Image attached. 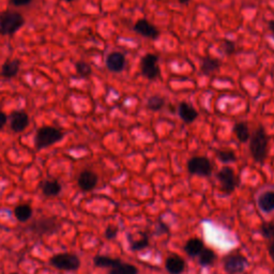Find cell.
Wrapping results in <instances>:
<instances>
[{"label": "cell", "mask_w": 274, "mask_h": 274, "mask_svg": "<svg viewBox=\"0 0 274 274\" xmlns=\"http://www.w3.org/2000/svg\"><path fill=\"white\" fill-rule=\"evenodd\" d=\"M249 266L248 259L240 254H232L224 260V270L228 274H239L245 272Z\"/></svg>", "instance_id": "9c48e42d"}, {"label": "cell", "mask_w": 274, "mask_h": 274, "mask_svg": "<svg viewBox=\"0 0 274 274\" xmlns=\"http://www.w3.org/2000/svg\"><path fill=\"white\" fill-rule=\"evenodd\" d=\"M50 265L62 271H76L80 267V259L75 254L62 253L56 254L49 260Z\"/></svg>", "instance_id": "277c9868"}, {"label": "cell", "mask_w": 274, "mask_h": 274, "mask_svg": "<svg viewBox=\"0 0 274 274\" xmlns=\"http://www.w3.org/2000/svg\"><path fill=\"white\" fill-rule=\"evenodd\" d=\"M199 265L201 267L212 266L217 259V254L211 249H204L199 254Z\"/></svg>", "instance_id": "cb8c5ba5"}, {"label": "cell", "mask_w": 274, "mask_h": 274, "mask_svg": "<svg viewBox=\"0 0 274 274\" xmlns=\"http://www.w3.org/2000/svg\"><path fill=\"white\" fill-rule=\"evenodd\" d=\"M65 132L58 128L52 126L41 127L36 133L35 145L38 150L45 149L53 146L59 141H62L65 137Z\"/></svg>", "instance_id": "7a4b0ae2"}, {"label": "cell", "mask_w": 274, "mask_h": 274, "mask_svg": "<svg viewBox=\"0 0 274 274\" xmlns=\"http://www.w3.org/2000/svg\"><path fill=\"white\" fill-rule=\"evenodd\" d=\"M98 181L99 177L95 171L90 169H85L79 174L77 178V185L82 191L90 192L97 187Z\"/></svg>", "instance_id": "4fadbf2b"}, {"label": "cell", "mask_w": 274, "mask_h": 274, "mask_svg": "<svg viewBox=\"0 0 274 274\" xmlns=\"http://www.w3.org/2000/svg\"><path fill=\"white\" fill-rule=\"evenodd\" d=\"M106 68L113 73H120L126 69V56L120 52H111L107 55L105 60Z\"/></svg>", "instance_id": "7c38bea8"}, {"label": "cell", "mask_w": 274, "mask_h": 274, "mask_svg": "<svg viewBox=\"0 0 274 274\" xmlns=\"http://www.w3.org/2000/svg\"><path fill=\"white\" fill-rule=\"evenodd\" d=\"M14 217L16 220L21 223L28 222L30 219L33 218V209L29 205L23 204L15 207L14 209Z\"/></svg>", "instance_id": "603a6c76"}, {"label": "cell", "mask_w": 274, "mask_h": 274, "mask_svg": "<svg viewBox=\"0 0 274 274\" xmlns=\"http://www.w3.org/2000/svg\"><path fill=\"white\" fill-rule=\"evenodd\" d=\"M130 243V250L133 252H138L146 249L149 246V238L146 233H141V238L138 241H133L129 238Z\"/></svg>", "instance_id": "4316f807"}, {"label": "cell", "mask_w": 274, "mask_h": 274, "mask_svg": "<svg viewBox=\"0 0 274 274\" xmlns=\"http://www.w3.org/2000/svg\"><path fill=\"white\" fill-rule=\"evenodd\" d=\"M268 252H269L270 257H271L272 260L274 261V240H272V242L270 243V246H269V248H268Z\"/></svg>", "instance_id": "d590c367"}, {"label": "cell", "mask_w": 274, "mask_h": 274, "mask_svg": "<svg viewBox=\"0 0 274 274\" xmlns=\"http://www.w3.org/2000/svg\"><path fill=\"white\" fill-rule=\"evenodd\" d=\"M258 206L261 211L270 213L274 211V192H263L258 198Z\"/></svg>", "instance_id": "d6986e66"}, {"label": "cell", "mask_w": 274, "mask_h": 274, "mask_svg": "<svg viewBox=\"0 0 274 274\" xmlns=\"http://www.w3.org/2000/svg\"><path fill=\"white\" fill-rule=\"evenodd\" d=\"M14 7H26L33 3V0H10Z\"/></svg>", "instance_id": "836d02e7"}, {"label": "cell", "mask_w": 274, "mask_h": 274, "mask_svg": "<svg viewBox=\"0 0 274 274\" xmlns=\"http://www.w3.org/2000/svg\"><path fill=\"white\" fill-rule=\"evenodd\" d=\"M108 274H138V269L132 263L121 262L116 268L110 269Z\"/></svg>", "instance_id": "d4e9b609"}, {"label": "cell", "mask_w": 274, "mask_h": 274, "mask_svg": "<svg viewBox=\"0 0 274 274\" xmlns=\"http://www.w3.org/2000/svg\"><path fill=\"white\" fill-rule=\"evenodd\" d=\"M12 274H18V273H12Z\"/></svg>", "instance_id": "ab89813d"}, {"label": "cell", "mask_w": 274, "mask_h": 274, "mask_svg": "<svg viewBox=\"0 0 274 274\" xmlns=\"http://www.w3.org/2000/svg\"><path fill=\"white\" fill-rule=\"evenodd\" d=\"M205 249L204 241L199 238H191L184 247V251L188 254V256L194 258L199 256V254Z\"/></svg>", "instance_id": "e0dca14e"}, {"label": "cell", "mask_w": 274, "mask_h": 274, "mask_svg": "<svg viewBox=\"0 0 274 274\" xmlns=\"http://www.w3.org/2000/svg\"><path fill=\"white\" fill-rule=\"evenodd\" d=\"M178 2L181 4V5H188L191 0H178Z\"/></svg>", "instance_id": "74e56055"}, {"label": "cell", "mask_w": 274, "mask_h": 274, "mask_svg": "<svg viewBox=\"0 0 274 274\" xmlns=\"http://www.w3.org/2000/svg\"><path fill=\"white\" fill-rule=\"evenodd\" d=\"M118 227L114 226V225H109L107 226L106 230H105V238L107 240H114L117 236H118Z\"/></svg>", "instance_id": "4dcf8cb0"}, {"label": "cell", "mask_w": 274, "mask_h": 274, "mask_svg": "<svg viewBox=\"0 0 274 274\" xmlns=\"http://www.w3.org/2000/svg\"><path fill=\"white\" fill-rule=\"evenodd\" d=\"M178 114L186 124H192L197 119L198 111L187 102H181L178 106Z\"/></svg>", "instance_id": "9a60e30c"}, {"label": "cell", "mask_w": 274, "mask_h": 274, "mask_svg": "<svg viewBox=\"0 0 274 274\" xmlns=\"http://www.w3.org/2000/svg\"><path fill=\"white\" fill-rule=\"evenodd\" d=\"M75 69H76V73L80 77L86 78L93 74V68H91V66L88 63L82 62V60L75 64Z\"/></svg>", "instance_id": "83f0119b"}, {"label": "cell", "mask_w": 274, "mask_h": 274, "mask_svg": "<svg viewBox=\"0 0 274 274\" xmlns=\"http://www.w3.org/2000/svg\"><path fill=\"white\" fill-rule=\"evenodd\" d=\"M60 228L59 223L54 218H41L34 222L30 229L38 235H49L55 233Z\"/></svg>", "instance_id": "ba28073f"}, {"label": "cell", "mask_w": 274, "mask_h": 274, "mask_svg": "<svg viewBox=\"0 0 274 274\" xmlns=\"http://www.w3.org/2000/svg\"><path fill=\"white\" fill-rule=\"evenodd\" d=\"M123 262L120 259H114L110 258L108 256H104V255H97L94 259V263L95 266L98 268H109L113 269L116 268L117 266H119L120 263Z\"/></svg>", "instance_id": "44dd1931"}, {"label": "cell", "mask_w": 274, "mask_h": 274, "mask_svg": "<svg viewBox=\"0 0 274 274\" xmlns=\"http://www.w3.org/2000/svg\"><path fill=\"white\" fill-rule=\"evenodd\" d=\"M217 157L222 162V163H224V164L233 163V162L237 161L236 155L230 150H220V151H218Z\"/></svg>", "instance_id": "f1b7e54d"}, {"label": "cell", "mask_w": 274, "mask_h": 274, "mask_svg": "<svg viewBox=\"0 0 274 274\" xmlns=\"http://www.w3.org/2000/svg\"><path fill=\"white\" fill-rule=\"evenodd\" d=\"M222 48H223V50H224V53L226 55H231V54L235 53V50H236L235 44H233V42L229 41V40H225V41L223 42Z\"/></svg>", "instance_id": "1f68e13d"}, {"label": "cell", "mask_w": 274, "mask_h": 274, "mask_svg": "<svg viewBox=\"0 0 274 274\" xmlns=\"http://www.w3.org/2000/svg\"><path fill=\"white\" fill-rule=\"evenodd\" d=\"M25 25L24 16L12 10L0 13V35L13 36Z\"/></svg>", "instance_id": "3957f363"}, {"label": "cell", "mask_w": 274, "mask_h": 274, "mask_svg": "<svg viewBox=\"0 0 274 274\" xmlns=\"http://www.w3.org/2000/svg\"><path fill=\"white\" fill-rule=\"evenodd\" d=\"M165 268L170 274H181L186 269V261L178 255H171L165 260Z\"/></svg>", "instance_id": "2e32d148"}, {"label": "cell", "mask_w": 274, "mask_h": 274, "mask_svg": "<svg viewBox=\"0 0 274 274\" xmlns=\"http://www.w3.org/2000/svg\"><path fill=\"white\" fill-rule=\"evenodd\" d=\"M64 2H66V3H73L74 0H64Z\"/></svg>", "instance_id": "f35d334b"}, {"label": "cell", "mask_w": 274, "mask_h": 274, "mask_svg": "<svg viewBox=\"0 0 274 274\" xmlns=\"http://www.w3.org/2000/svg\"><path fill=\"white\" fill-rule=\"evenodd\" d=\"M268 135L263 127H258L250 137V152L253 160L263 163L268 156Z\"/></svg>", "instance_id": "6da1fadb"}, {"label": "cell", "mask_w": 274, "mask_h": 274, "mask_svg": "<svg viewBox=\"0 0 274 274\" xmlns=\"http://www.w3.org/2000/svg\"><path fill=\"white\" fill-rule=\"evenodd\" d=\"M133 30L136 34L151 40H157L160 36L159 29L145 18L138 19L133 27Z\"/></svg>", "instance_id": "8fae6325"}, {"label": "cell", "mask_w": 274, "mask_h": 274, "mask_svg": "<svg viewBox=\"0 0 274 274\" xmlns=\"http://www.w3.org/2000/svg\"><path fill=\"white\" fill-rule=\"evenodd\" d=\"M260 232L263 238L274 240V221L263 223L260 228Z\"/></svg>", "instance_id": "f546056e"}, {"label": "cell", "mask_w": 274, "mask_h": 274, "mask_svg": "<svg viewBox=\"0 0 274 274\" xmlns=\"http://www.w3.org/2000/svg\"><path fill=\"white\" fill-rule=\"evenodd\" d=\"M221 68V62L218 59L211 58V57H204L201 59L200 65V72L205 75H210L212 73L217 72Z\"/></svg>", "instance_id": "ffe728a7"}, {"label": "cell", "mask_w": 274, "mask_h": 274, "mask_svg": "<svg viewBox=\"0 0 274 274\" xmlns=\"http://www.w3.org/2000/svg\"><path fill=\"white\" fill-rule=\"evenodd\" d=\"M19 69H21V62L18 59H8L2 67L0 75L7 79L14 78L17 76Z\"/></svg>", "instance_id": "5bb4252c"}, {"label": "cell", "mask_w": 274, "mask_h": 274, "mask_svg": "<svg viewBox=\"0 0 274 274\" xmlns=\"http://www.w3.org/2000/svg\"><path fill=\"white\" fill-rule=\"evenodd\" d=\"M10 128L14 133H22L29 126V115L24 110H14L9 116Z\"/></svg>", "instance_id": "30bf717a"}, {"label": "cell", "mask_w": 274, "mask_h": 274, "mask_svg": "<svg viewBox=\"0 0 274 274\" xmlns=\"http://www.w3.org/2000/svg\"><path fill=\"white\" fill-rule=\"evenodd\" d=\"M7 123H8V116L6 115L5 111L0 108V131L5 128Z\"/></svg>", "instance_id": "e575fe53"}, {"label": "cell", "mask_w": 274, "mask_h": 274, "mask_svg": "<svg viewBox=\"0 0 274 274\" xmlns=\"http://www.w3.org/2000/svg\"><path fill=\"white\" fill-rule=\"evenodd\" d=\"M169 230L168 226L163 222H159L156 228V235H163V233H167Z\"/></svg>", "instance_id": "d6a6232c"}, {"label": "cell", "mask_w": 274, "mask_h": 274, "mask_svg": "<svg viewBox=\"0 0 274 274\" xmlns=\"http://www.w3.org/2000/svg\"><path fill=\"white\" fill-rule=\"evenodd\" d=\"M269 29H270V32L272 33V35L274 36V19H272V21L269 22Z\"/></svg>", "instance_id": "8d00e7d4"}, {"label": "cell", "mask_w": 274, "mask_h": 274, "mask_svg": "<svg viewBox=\"0 0 274 274\" xmlns=\"http://www.w3.org/2000/svg\"><path fill=\"white\" fill-rule=\"evenodd\" d=\"M165 105V100L160 96H151L146 103V107L151 111H159Z\"/></svg>", "instance_id": "484cf974"}, {"label": "cell", "mask_w": 274, "mask_h": 274, "mask_svg": "<svg viewBox=\"0 0 274 274\" xmlns=\"http://www.w3.org/2000/svg\"><path fill=\"white\" fill-rule=\"evenodd\" d=\"M217 177L221 184V190L226 193V194H230V193L236 190L238 186V180L232 168L228 166L223 167L218 172Z\"/></svg>", "instance_id": "52a82bcc"}, {"label": "cell", "mask_w": 274, "mask_h": 274, "mask_svg": "<svg viewBox=\"0 0 274 274\" xmlns=\"http://www.w3.org/2000/svg\"><path fill=\"white\" fill-rule=\"evenodd\" d=\"M212 164L206 157H193L188 162V170L191 175L208 177L212 174Z\"/></svg>", "instance_id": "5b68a950"}, {"label": "cell", "mask_w": 274, "mask_h": 274, "mask_svg": "<svg viewBox=\"0 0 274 274\" xmlns=\"http://www.w3.org/2000/svg\"><path fill=\"white\" fill-rule=\"evenodd\" d=\"M159 57L155 54H147L140 62L141 75L149 80H154L160 76V67L158 66Z\"/></svg>", "instance_id": "8992f818"}, {"label": "cell", "mask_w": 274, "mask_h": 274, "mask_svg": "<svg viewBox=\"0 0 274 274\" xmlns=\"http://www.w3.org/2000/svg\"><path fill=\"white\" fill-rule=\"evenodd\" d=\"M62 185L59 184L57 180L50 179V180H45L42 182L41 185V190L43 195L46 197H56L60 194L62 192Z\"/></svg>", "instance_id": "ac0fdd59"}, {"label": "cell", "mask_w": 274, "mask_h": 274, "mask_svg": "<svg viewBox=\"0 0 274 274\" xmlns=\"http://www.w3.org/2000/svg\"><path fill=\"white\" fill-rule=\"evenodd\" d=\"M232 131L240 143H247V141L250 140V137H251L250 129L246 123H237L235 126H233Z\"/></svg>", "instance_id": "7402d4cb"}]
</instances>
